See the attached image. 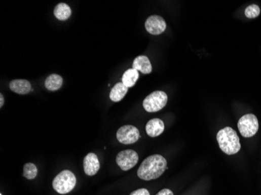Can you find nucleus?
Here are the masks:
<instances>
[{
	"label": "nucleus",
	"mask_w": 261,
	"mask_h": 195,
	"mask_svg": "<svg viewBox=\"0 0 261 195\" xmlns=\"http://www.w3.org/2000/svg\"><path fill=\"white\" fill-rule=\"evenodd\" d=\"M167 94L162 91H156L144 99V109L148 112H158L167 105Z\"/></svg>",
	"instance_id": "nucleus-4"
},
{
	"label": "nucleus",
	"mask_w": 261,
	"mask_h": 195,
	"mask_svg": "<svg viewBox=\"0 0 261 195\" xmlns=\"http://www.w3.org/2000/svg\"><path fill=\"white\" fill-rule=\"evenodd\" d=\"M219 147L223 152L227 154H235L241 149L240 140L236 131L232 128H223L217 134Z\"/></svg>",
	"instance_id": "nucleus-2"
},
{
	"label": "nucleus",
	"mask_w": 261,
	"mask_h": 195,
	"mask_svg": "<svg viewBox=\"0 0 261 195\" xmlns=\"http://www.w3.org/2000/svg\"><path fill=\"white\" fill-rule=\"evenodd\" d=\"M116 162L121 170L128 171L138 163V153L131 149L120 151L117 155Z\"/></svg>",
	"instance_id": "nucleus-6"
},
{
	"label": "nucleus",
	"mask_w": 261,
	"mask_h": 195,
	"mask_svg": "<svg viewBox=\"0 0 261 195\" xmlns=\"http://www.w3.org/2000/svg\"><path fill=\"white\" fill-rule=\"evenodd\" d=\"M145 27L150 34L153 35H158L165 31L167 24L163 17L158 15H153L147 19L145 23Z\"/></svg>",
	"instance_id": "nucleus-8"
},
{
	"label": "nucleus",
	"mask_w": 261,
	"mask_h": 195,
	"mask_svg": "<svg viewBox=\"0 0 261 195\" xmlns=\"http://www.w3.org/2000/svg\"><path fill=\"white\" fill-rule=\"evenodd\" d=\"M128 90V88H127L122 82H119L114 86L113 89H111L109 99L115 102H120L124 99Z\"/></svg>",
	"instance_id": "nucleus-13"
},
{
	"label": "nucleus",
	"mask_w": 261,
	"mask_h": 195,
	"mask_svg": "<svg viewBox=\"0 0 261 195\" xmlns=\"http://www.w3.org/2000/svg\"><path fill=\"white\" fill-rule=\"evenodd\" d=\"M138 76H139V74H138V70H135L133 68L129 69L124 73L123 76H122V83L127 88H132L138 81Z\"/></svg>",
	"instance_id": "nucleus-16"
},
{
	"label": "nucleus",
	"mask_w": 261,
	"mask_h": 195,
	"mask_svg": "<svg viewBox=\"0 0 261 195\" xmlns=\"http://www.w3.org/2000/svg\"><path fill=\"white\" fill-rule=\"evenodd\" d=\"M239 132L244 138H251L257 133L259 130V122L256 115L246 114L239 119L238 122Z\"/></svg>",
	"instance_id": "nucleus-5"
},
{
	"label": "nucleus",
	"mask_w": 261,
	"mask_h": 195,
	"mask_svg": "<svg viewBox=\"0 0 261 195\" xmlns=\"http://www.w3.org/2000/svg\"><path fill=\"white\" fill-rule=\"evenodd\" d=\"M132 68L144 74H148L152 72V65L148 58L145 56H139L134 60Z\"/></svg>",
	"instance_id": "nucleus-11"
},
{
	"label": "nucleus",
	"mask_w": 261,
	"mask_h": 195,
	"mask_svg": "<svg viewBox=\"0 0 261 195\" xmlns=\"http://www.w3.org/2000/svg\"><path fill=\"white\" fill-rule=\"evenodd\" d=\"M84 171L88 176H94L100 168L99 159L94 153H89L84 159L83 162Z\"/></svg>",
	"instance_id": "nucleus-9"
},
{
	"label": "nucleus",
	"mask_w": 261,
	"mask_h": 195,
	"mask_svg": "<svg viewBox=\"0 0 261 195\" xmlns=\"http://www.w3.org/2000/svg\"><path fill=\"white\" fill-rule=\"evenodd\" d=\"M54 15L60 21H66L71 15V10L67 4L60 3L54 9Z\"/></svg>",
	"instance_id": "nucleus-15"
},
{
	"label": "nucleus",
	"mask_w": 261,
	"mask_h": 195,
	"mask_svg": "<svg viewBox=\"0 0 261 195\" xmlns=\"http://www.w3.org/2000/svg\"><path fill=\"white\" fill-rule=\"evenodd\" d=\"M63 85V78L58 74H51L46 78L45 87L51 92H56L61 88Z\"/></svg>",
	"instance_id": "nucleus-14"
},
{
	"label": "nucleus",
	"mask_w": 261,
	"mask_h": 195,
	"mask_svg": "<svg viewBox=\"0 0 261 195\" xmlns=\"http://www.w3.org/2000/svg\"><path fill=\"white\" fill-rule=\"evenodd\" d=\"M23 170V176L27 180H34L38 175V169L33 163H26Z\"/></svg>",
	"instance_id": "nucleus-17"
},
{
	"label": "nucleus",
	"mask_w": 261,
	"mask_h": 195,
	"mask_svg": "<svg viewBox=\"0 0 261 195\" xmlns=\"http://www.w3.org/2000/svg\"><path fill=\"white\" fill-rule=\"evenodd\" d=\"M76 185V177L69 170L60 172L53 181V187L56 191L61 194L71 191Z\"/></svg>",
	"instance_id": "nucleus-3"
},
{
	"label": "nucleus",
	"mask_w": 261,
	"mask_h": 195,
	"mask_svg": "<svg viewBox=\"0 0 261 195\" xmlns=\"http://www.w3.org/2000/svg\"><path fill=\"white\" fill-rule=\"evenodd\" d=\"M130 195H151L148 190L145 188L138 189V190H135L132 192Z\"/></svg>",
	"instance_id": "nucleus-19"
},
{
	"label": "nucleus",
	"mask_w": 261,
	"mask_h": 195,
	"mask_svg": "<svg viewBox=\"0 0 261 195\" xmlns=\"http://www.w3.org/2000/svg\"><path fill=\"white\" fill-rule=\"evenodd\" d=\"M145 131L150 137L156 138L157 136L161 135L164 131V124L161 120L155 119L151 120L147 123L145 127Z\"/></svg>",
	"instance_id": "nucleus-10"
},
{
	"label": "nucleus",
	"mask_w": 261,
	"mask_h": 195,
	"mask_svg": "<svg viewBox=\"0 0 261 195\" xmlns=\"http://www.w3.org/2000/svg\"><path fill=\"white\" fill-rule=\"evenodd\" d=\"M4 95L1 94L0 95V108H2L3 106H4Z\"/></svg>",
	"instance_id": "nucleus-21"
},
{
	"label": "nucleus",
	"mask_w": 261,
	"mask_h": 195,
	"mask_svg": "<svg viewBox=\"0 0 261 195\" xmlns=\"http://www.w3.org/2000/svg\"><path fill=\"white\" fill-rule=\"evenodd\" d=\"M0 195H3V194H2V193H1V194H0Z\"/></svg>",
	"instance_id": "nucleus-22"
},
{
	"label": "nucleus",
	"mask_w": 261,
	"mask_h": 195,
	"mask_svg": "<svg viewBox=\"0 0 261 195\" xmlns=\"http://www.w3.org/2000/svg\"><path fill=\"white\" fill-rule=\"evenodd\" d=\"M260 14V9L256 4H252L249 6L245 11V15L248 18H256Z\"/></svg>",
	"instance_id": "nucleus-18"
},
{
	"label": "nucleus",
	"mask_w": 261,
	"mask_h": 195,
	"mask_svg": "<svg viewBox=\"0 0 261 195\" xmlns=\"http://www.w3.org/2000/svg\"><path fill=\"white\" fill-rule=\"evenodd\" d=\"M167 160L161 154L148 156L138 168V177L144 180L159 178L167 168Z\"/></svg>",
	"instance_id": "nucleus-1"
},
{
	"label": "nucleus",
	"mask_w": 261,
	"mask_h": 195,
	"mask_svg": "<svg viewBox=\"0 0 261 195\" xmlns=\"http://www.w3.org/2000/svg\"><path fill=\"white\" fill-rule=\"evenodd\" d=\"M140 138V133L138 128L132 125L121 127L117 132V138L121 144H132L138 141Z\"/></svg>",
	"instance_id": "nucleus-7"
},
{
	"label": "nucleus",
	"mask_w": 261,
	"mask_h": 195,
	"mask_svg": "<svg viewBox=\"0 0 261 195\" xmlns=\"http://www.w3.org/2000/svg\"><path fill=\"white\" fill-rule=\"evenodd\" d=\"M10 89L12 92L19 95H26L31 91V84L28 81L23 80V79H17L13 80L10 83Z\"/></svg>",
	"instance_id": "nucleus-12"
},
{
	"label": "nucleus",
	"mask_w": 261,
	"mask_h": 195,
	"mask_svg": "<svg viewBox=\"0 0 261 195\" xmlns=\"http://www.w3.org/2000/svg\"><path fill=\"white\" fill-rule=\"evenodd\" d=\"M157 195H174V193L169 189H163L161 191L158 192Z\"/></svg>",
	"instance_id": "nucleus-20"
}]
</instances>
